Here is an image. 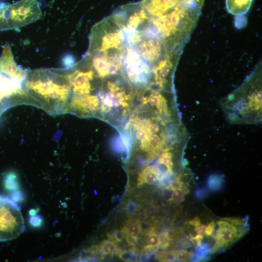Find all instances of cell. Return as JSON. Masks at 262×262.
I'll return each mask as SVG.
<instances>
[{"label": "cell", "instance_id": "cell-19", "mask_svg": "<svg viewBox=\"0 0 262 262\" xmlns=\"http://www.w3.org/2000/svg\"><path fill=\"white\" fill-rule=\"evenodd\" d=\"M29 224L32 227L35 228H39L41 227L42 223V217L38 214H35L33 216H30L29 220Z\"/></svg>", "mask_w": 262, "mask_h": 262}, {"label": "cell", "instance_id": "cell-23", "mask_svg": "<svg viewBox=\"0 0 262 262\" xmlns=\"http://www.w3.org/2000/svg\"><path fill=\"white\" fill-rule=\"evenodd\" d=\"M203 238V235L200 234H197L195 237L190 234V241L195 246L198 247L202 244V241Z\"/></svg>", "mask_w": 262, "mask_h": 262}, {"label": "cell", "instance_id": "cell-10", "mask_svg": "<svg viewBox=\"0 0 262 262\" xmlns=\"http://www.w3.org/2000/svg\"><path fill=\"white\" fill-rule=\"evenodd\" d=\"M4 186L5 189L10 191L19 189V183L17 177L14 172H10L6 174L3 179Z\"/></svg>", "mask_w": 262, "mask_h": 262}, {"label": "cell", "instance_id": "cell-24", "mask_svg": "<svg viewBox=\"0 0 262 262\" xmlns=\"http://www.w3.org/2000/svg\"><path fill=\"white\" fill-rule=\"evenodd\" d=\"M215 225L214 221H212L206 226L205 234L207 236H213L214 233Z\"/></svg>", "mask_w": 262, "mask_h": 262}, {"label": "cell", "instance_id": "cell-6", "mask_svg": "<svg viewBox=\"0 0 262 262\" xmlns=\"http://www.w3.org/2000/svg\"><path fill=\"white\" fill-rule=\"evenodd\" d=\"M253 0H226L228 12L233 15H245L249 10Z\"/></svg>", "mask_w": 262, "mask_h": 262}, {"label": "cell", "instance_id": "cell-1", "mask_svg": "<svg viewBox=\"0 0 262 262\" xmlns=\"http://www.w3.org/2000/svg\"><path fill=\"white\" fill-rule=\"evenodd\" d=\"M24 85L28 105L50 115L66 113L72 90L66 68L28 71Z\"/></svg>", "mask_w": 262, "mask_h": 262}, {"label": "cell", "instance_id": "cell-13", "mask_svg": "<svg viewBox=\"0 0 262 262\" xmlns=\"http://www.w3.org/2000/svg\"><path fill=\"white\" fill-rule=\"evenodd\" d=\"M197 248L195 253L192 258L193 261L199 262L206 260L208 254L210 253V249L209 246L207 244L201 245Z\"/></svg>", "mask_w": 262, "mask_h": 262}, {"label": "cell", "instance_id": "cell-14", "mask_svg": "<svg viewBox=\"0 0 262 262\" xmlns=\"http://www.w3.org/2000/svg\"><path fill=\"white\" fill-rule=\"evenodd\" d=\"M100 248L104 255H113L116 251L117 246L114 241L110 239L105 240L101 243Z\"/></svg>", "mask_w": 262, "mask_h": 262}, {"label": "cell", "instance_id": "cell-2", "mask_svg": "<svg viewBox=\"0 0 262 262\" xmlns=\"http://www.w3.org/2000/svg\"><path fill=\"white\" fill-rule=\"evenodd\" d=\"M27 72L17 65L10 46L5 44L0 57V116L11 107L27 104Z\"/></svg>", "mask_w": 262, "mask_h": 262}, {"label": "cell", "instance_id": "cell-28", "mask_svg": "<svg viewBox=\"0 0 262 262\" xmlns=\"http://www.w3.org/2000/svg\"><path fill=\"white\" fill-rule=\"evenodd\" d=\"M206 193L204 190H201L200 193H199L198 191L196 193L197 197L198 198H201L203 197V196H205Z\"/></svg>", "mask_w": 262, "mask_h": 262}, {"label": "cell", "instance_id": "cell-12", "mask_svg": "<svg viewBox=\"0 0 262 262\" xmlns=\"http://www.w3.org/2000/svg\"><path fill=\"white\" fill-rule=\"evenodd\" d=\"M161 210L158 205L151 204L147 206L143 210L144 218L145 220L148 219L149 221L154 222L156 216L161 213Z\"/></svg>", "mask_w": 262, "mask_h": 262}, {"label": "cell", "instance_id": "cell-18", "mask_svg": "<svg viewBox=\"0 0 262 262\" xmlns=\"http://www.w3.org/2000/svg\"><path fill=\"white\" fill-rule=\"evenodd\" d=\"M194 253L192 251H188L186 250H178L177 261L188 262L192 260Z\"/></svg>", "mask_w": 262, "mask_h": 262}, {"label": "cell", "instance_id": "cell-20", "mask_svg": "<svg viewBox=\"0 0 262 262\" xmlns=\"http://www.w3.org/2000/svg\"><path fill=\"white\" fill-rule=\"evenodd\" d=\"M10 198L14 201L17 203L22 202L24 199V195L19 189L12 191Z\"/></svg>", "mask_w": 262, "mask_h": 262}, {"label": "cell", "instance_id": "cell-9", "mask_svg": "<svg viewBox=\"0 0 262 262\" xmlns=\"http://www.w3.org/2000/svg\"><path fill=\"white\" fill-rule=\"evenodd\" d=\"M140 220L138 219H130L127 224L124 227L127 234L137 241L140 233Z\"/></svg>", "mask_w": 262, "mask_h": 262}, {"label": "cell", "instance_id": "cell-17", "mask_svg": "<svg viewBox=\"0 0 262 262\" xmlns=\"http://www.w3.org/2000/svg\"><path fill=\"white\" fill-rule=\"evenodd\" d=\"M170 200L175 203H180L184 200L185 194L181 188H175L172 190Z\"/></svg>", "mask_w": 262, "mask_h": 262}, {"label": "cell", "instance_id": "cell-4", "mask_svg": "<svg viewBox=\"0 0 262 262\" xmlns=\"http://www.w3.org/2000/svg\"><path fill=\"white\" fill-rule=\"evenodd\" d=\"M5 14L8 29H18L39 19L42 12L37 0H21L8 5Z\"/></svg>", "mask_w": 262, "mask_h": 262}, {"label": "cell", "instance_id": "cell-3", "mask_svg": "<svg viewBox=\"0 0 262 262\" xmlns=\"http://www.w3.org/2000/svg\"><path fill=\"white\" fill-rule=\"evenodd\" d=\"M25 229L20 206L10 197L0 195V241L14 239Z\"/></svg>", "mask_w": 262, "mask_h": 262}, {"label": "cell", "instance_id": "cell-27", "mask_svg": "<svg viewBox=\"0 0 262 262\" xmlns=\"http://www.w3.org/2000/svg\"><path fill=\"white\" fill-rule=\"evenodd\" d=\"M38 210H37V209H31L29 211V214L30 216L34 215L38 213Z\"/></svg>", "mask_w": 262, "mask_h": 262}, {"label": "cell", "instance_id": "cell-26", "mask_svg": "<svg viewBox=\"0 0 262 262\" xmlns=\"http://www.w3.org/2000/svg\"><path fill=\"white\" fill-rule=\"evenodd\" d=\"M200 219L197 216H195L188 221V224L193 226H196L200 223Z\"/></svg>", "mask_w": 262, "mask_h": 262}, {"label": "cell", "instance_id": "cell-22", "mask_svg": "<svg viewBox=\"0 0 262 262\" xmlns=\"http://www.w3.org/2000/svg\"><path fill=\"white\" fill-rule=\"evenodd\" d=\"M109 237L115 243H118L123 241L124 235L122 230H115L109 235Z\"/></svg>", "mask_w": 262, "mask_h": 262}, {"label": "cell", "instance_id": "cell-25", "mask_svg": "<svg viewBox=\"0 0 262 262\" xmlns=\"http://www.w3.org/2000/svg\"><path fill=\"white\" fill-rule=\"evenodd\" d=\"M206 225L203 224H199L196 226L195 230L198 234L203 235L205 234Z\"/></svg>", "mask_w": 262, "mask_h": 262}, {"label": "cell", "instance_id": "cell-7", "mask_svg": "<svg viewBox=\"0 0 262 262\" xmlns=\"http://www.w3.org/2000/svg\"><path fill=\"white\" fill-rule=\"evenodd\" d=\"M138 185L144 183L153 184L159 180V175L155 166H148L139 173Z\"/></svg>", "mask_w": 262, "mask_h": 262}, {"label": "cell", "instance_id": "cell-21", "mask_svg": "<svg viewBox=\"0 0 262 262\" xmlns=\"http://www.w3.org/2000/svg\"><path fill=\"white\" fill-rule=\"evenodd\" d=\"M137 205L136 203L132 200H128L125 205V210L127 213L132 214H134L137 210Z\"/></svg>", "mask_w": 262, "mask_h": 262}, {"label": "cell", "instance_id": "cell-11", "mask_svg": "<svg viewBox=\"0 0 262 262\" xmlns=\"http://www.w3.org/2000/svg\"><path fill=\"white\" fill-rule=\"evenodd\" d=\"M223 178L219 175H212L209 177L207 181V187L211 191L220 190L224 183Z\"/></svg>", "mask_w": 262, "mask_h": 262}, {"label": "cell", "instance_id": "cell-15", "mask_svg": "<svg viewBox=\"0 0 262 262\" xmlns=\"http://www.w3.org/2000/svg\"><path fill=\"white\" fill-rule=\"evenodd\" d=\"M178 250H166L159 252L157 259L161 262H174L177 261Z\"/></svg>", "mask_w": 262, "mask_h": 262}, {"label": "cell", "instance_id": "cell-5", "mask_svg": "<svg viewBox=\"0 0 262 262\" xmlns=\"http://www.w3.org/2000/svg\"><path fill=\"white\" fill-rule=\"evenodd\" d=\"M218 229L216 231L215 242L210 249V253L213 254L223 249L229 247L235 242L239 240L245 235L248 230L247 225L238 226L225 218L217 222Z\"/></svg>", "mask_w": 262, "mask_h": 262}, {"label": "cell", "instance_id": "cell-8", "mask_svg": "<svg viewBox=\"0 0 262 262\" xmlns=\"http://www.w3.org/2000/svg\"><path fill=\"white\" fill-rule=\"evenodd\" d=\"M146 235L145 249L155 251L160 246L161 240L159 235L156 232V229L151 231Z\"/></svg>", "mask_w": 262, "mask_h": 262}, {"label": "cell", "instance_id": "cell-16", "mask_svg": "<svg viewBox=\"0 0 262 262\" xmlns=\"http://www.w3.org/2000/svg\"><path fill=\"white\" fill-rule=\"evenodd\" d=\"M158 163L164 164L172 172L173 166L172 153L169 152L163 153L158 159Z\"/></svg>", "mask_w": 262, "mask_h": 262}]
</instances>
